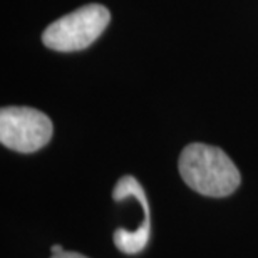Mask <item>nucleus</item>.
Wrapping results in <instances>:
<instances>
[{"mask_svg":"<svg viewBox=\"0 0 258 258\" xmlns=\"http://www.w3.org/2000/svg\"><path fill=\"white\" fill-rule=\"evenodd\" d=\"M111 14L104 5L89 4L55 20L42 34L45 47L59 52L82 50L104 32Z\"/></svg>","mask_w":258,"mask_h":258,"instance_id":"f03ea898","label":"nucleus"},{"mask_svg":"<svg viewBox=\"0 0 258 258\" xmlns=\"http://www.w3.org/2000/svg\"><path fill=\"white\" fill-rule=\"evenodd\" d=\"M62 251H64V248L60 245H52V246H50V253H52V255L62 253Z\"/></svg>","mask_w":258,"mask_h":258,"instance_id":"39448f33","label":"nucleus"},{"mask_svg":"<svg viewBox=\"0 0 258 258\" xmlns=\"http://www.w3.org/2000/svg\"><path fill=\"white\" fill-rule=\"evenodd\" d=\"M52 121L32 107L10 106L0 111V143L17 153H35L52 138Z\"/></svg>","mask_w":258,"mask_h":258,"instance_id":"7ed1b4c3","label":"nucleus"},{"mask_svg":"<svg viewBox=\"0 0 258 258\" xmlns=\"http://www.w3.org/2000/svg\"><path fill=\"white\" fill-rule=\"evenodd\" d=\"M179 174L196 193L210 198H225L240 186L238 168L223 149L191 143L179 154Z\"/></svg>","mask_w":258,"mask_h":258,"instance_id":"f257e3e1","label":"nucleus"},{"mask_svg":"<svg viewBox=\"0 0 258 258\" xmlns=\"http://www.w3.org/2000/svg\"><path fill=\"white\" fill-rule=\"evenodd\" d=\"M50 258H87L81 253H76V251H62V253H57V255H52Z\"/></svg>","mask_w":258,"mask_h":258,"instance_id":"20e7f679","label":"nucleus"}]
</instances>
